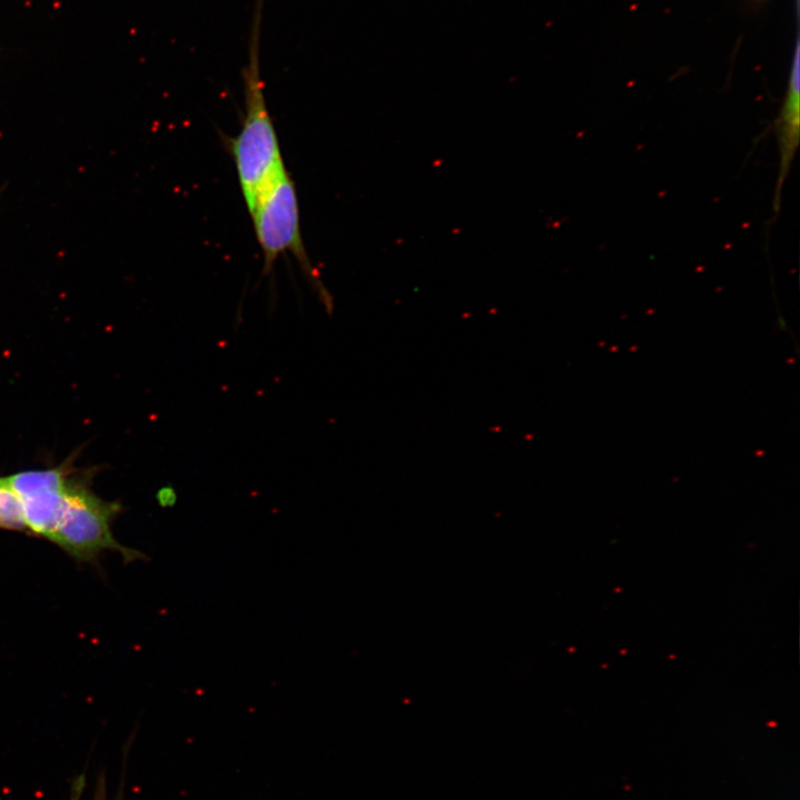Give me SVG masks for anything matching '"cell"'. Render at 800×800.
I'll list each match as a JSON object with an SVG mask.
<instances>
[{"label": "cell", "mask_w": 800, "mask_h": 800, "mask_svg": "<svg viewBox=\"0 0 800 800\" xmlns=\"http://www.w3.org/2000/svg\"><path fill=\"white\" fill-rule=\"evenodd\" d=\"M264 0H256L247 66L242 70L244 117L239 133L231 139L242 197L250 212L258 196L286 164L273 121L269 113L260 70V36Z\"/></svg>", "instance_id": "cell-1"}, {"label": "cell", "mask_w": 800, "mask_h": 800, "mask_svg": "<svg viewBox=\"0 0 800 800\" xmlns=\"http://www.w3.org/2000/svg\"><path fill=\"white\" fill-rule=\"evenodd\" d=\"M249 214L263 256L264 272L272 269L279 256L290 252L319 292L326 309L331 312L332 298L303 244L297 190L286 167L263 188Z\"/></svg>", "instance_id": "cell-2"}, {"label": "cell", "mask_w": 800, "mask_h": 800, "mask_svg": "<svg viewBox=\"0 0 800 800\" xmlns=\"http://www.w3.org/2000/svg\"><path fill=\"white\" fill-rule=\"evenodd\" d=\"M88 480L73 474L51 542L78 561L93 560L107 550L120 553L126 562L149 560L140 550L123 546L113 537L111 524L123 508L118 501L97 496Z\"/></svg>", "instance_id": "cell-3"}, {"label": "cell", "mask_w": 800, "mask_h": 800, "mask_svg": "<svg viewBox=\"0 0 800 800\" xmlns=\"http://www.w3.org/2000/svg\"><path fill=\"white\" fill-rule=\"evenodd\" d=\"M799 47H796L793 66L790 79L789 96L783 110V150L784 156L791 154L797 142L798 113H799Z\"/></svg>", "instance_id": "cell-4"}, {"label": "cell", "mask_w": 800, "mask_h": 800, "mask_svg": "<svg viewBox=\"0 0 800 800\" xmlns=\"http://www.w3.org/2000/svg\"><path fill=\"white\" fill-rule=\"evenodd\" d=\"M0 529L24 531L26 523L19 497L0 481Z\"/></svg>", "instance_id": "cell-5"}, {"label": "cell", "mask_w": 800, "mask_h": 800, "mask_svg": "<svg viewBox=\"0 0 800 800\" xmlns=\"http://www.w3.org/2000/svg\"><path fill=\"white\" fill-rule=\"evenodd\" d=\"M1 192V191H0Z\"/></svg>", "instance_id": "cell-6"}]
</instances>
